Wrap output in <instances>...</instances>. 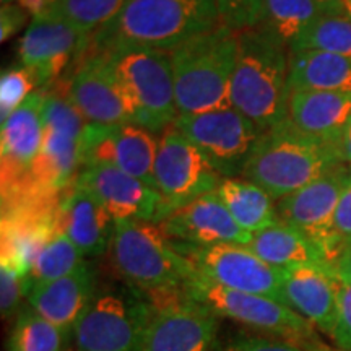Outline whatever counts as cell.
Here are the masks:
<instances>
[{
  "instance_id": "obj_1",
  "label": "cell",
  "mask_w": 351,
  "mask_h": 351,
  "mask_svg": "<svg viewBox=\"0 0 351 351\" xmlns=\"http://www.w3.org/2000/svg\"><path fill=\"white\" fill-rule=\"evenodd\" d=\"M219 25L215 0H127L116 19L90 36L85 51L137 46L171 52Z\"/></svg>"
},
{
  "instance_id": "obj_2",
  "label": "cell",
  "mask_w": 351,
  "mask_h": 351,
  "mask_svg": "<svg viewBox=\"0 0 351 351\" xmlns=\"http://www.w3.org/2000/svg\"><path fill=\"white\" fill-rule=\"evenodd\" d=\"M238 34L231 108L267 132L288 119L289 49L261 25Z\"/></svg>"
},
{
  "instance_id": "obj_3",
  "label": "cell",
  "mask_w": 351,
  "mask_h": 351,
  "mask_svg": "<svg viewBox=\"0 0 351 351\" xmlns=\"http://www.w3.org/2000/svg\"><path fill=\"white\" fill-rule=\"evenodd\" d=\"M239 34L219 25L171 51L179 116L231 108Z\"/></svg>"
},
{
  "instance_id": "obj_4",
  "label": "cell",
  "mask_w": 351,
  "mask_h": 351,
  "mask_svg": "<svg viewBox=\"0 0 351 351\" xmlns=\"http://www.w3.org/2000/svg\"><path fill=\"white\" fill-rule=\"evenodd\" d=\"M341 163L335 145L302 134L287 119L262 135L241 178L280 200Z\"/></svg>"
},
{
  "instance_id": "obj_5",
  "label": "cell",
  "mask_w": 351,
  "mask_h": 351,
  "mask_svg": "<svg viewBox=\"0 0 351 351\" xmlns=\"http://www.w3.org/2000/svg\"><path fill=\"white\" fill-rule=\"evenodd\" d=\"M109 249L114 269L127 285L153 296L182 291L195 275L192 262L158 223L117 221Z\"/></svg>"
},
{
  "instance_id": "obj_6",
  "label": "cell",
  "mask_w": 351,
  "mask_h": 351,
  "mask_svg": "<svg viewBox=\"0 0 351 351\" xmlns=\"http://www.w3.org/2000/svg\"><path fill=\"white\" fill-rule=\"evenodd\" d=\"M104 54L124 88L132 124L155 134L173 127L179 112L169 52L130 46Z\"/></svg>"
},
{
  "instance_id": "obj_7",
  "label": "cell",
  "mask_w": 351,
  "mask_h": 351,
  "mask_svg": "<svg viewBox=\"0 0 351 351\" xmlns=\"http://www.w3.org/2000/svg\"><path fill=\"white\" fill-rule=\"evenodd\" d=\"M155 304L130 287L96 289L72 330L75 351H140Z\"/></svg>"
},
{
  "instance_id": "obj_8",
  "label": "cell",
  "mask_w": 351,
  "mask_h": 351,
  "mask_svg": "<svg viewBox=\"0 0 351 351\" xmlns=\"http://www.w3.org/2000/svg\"><path fill=\"white\" fill-rule=\"evenodd\" d=\"M43 143L32 166L29 182L62 194L82 171V137L88 122L67 96L44 91Z\"/></svg>"
},
{
  "instance_id": "obj_9",
  "label": "cell",
  "mask_w": 351,
  "mask_h": 351,
  "mask_svg": "<svg viewBox=\"0 0 351 351\" xmlns=\"http://www.w3.org/2000/svg\"><path fill=\"white\" fill-rule=\"evenodd\" d=\"M184 296L212 313L256 328V330L282 337L293 341L314 339L313 324L295 313L291 307L271 298L234 291L210 282L195 271L182 288Z\"/></svg>"
},
{
  "instance_id": "obj_10",
  "label": "cell",
  "mask_w": 351,
  "mask_h": 351,
  "mask_svg": "<svg viewBox=\"0 0 351 351\" xmlns=\"http://www.w3.org/2000/svg\"><path fill=\"white\" fill-rule=\"evenodd\" d=\"M223 178H241L265 132L234 108L179 116L174 124Z\"/></svg>"
},
{
  "instance_id": "obj_11",
  "label": "cell",
  "mask_w": 351,
  "mask_h": 351,
  "mask_svg": "<svg viewBox=\"0 0 351 351\" xmlns=\"http://www.w3.org/2000/svg\"><path fill=\"white\" fill-rule=\"evenodd\" d=\"M223 179L204 153L174 125L163 132L155 163V184L163 200V219L199 197L217 191Z\"/></svg>"
},
{
  "instance_id": "obj_12",
  "label": "cell",
  "mask_w": 351,
  "mask_h": 351,
  "mask_svg": "<svg viewBox=\"0 0 351 351\" xmlns=\"http://www.w3.org/2000/svg\"><path fill=\"white\" fill-rule=\"evenodd\" d=\"M174 245L192 262L197 274L210 282L283 302V269L263 262L245 245H191L178 241Z\"/></svg>"
},
{
  "instance_id": "obj_13",
  "label": "cell",
  "mask_w": 351,
  "mask_h": 351,
  "mask_svg": "<svg viewBox=\"0 0 351 351\" xmlns=\"http://www.w3.org/2000/svg\"><path fill=\"white\" fill-rule=\"evenodd\" d=\"M351 181V165L341 163L306 187L276 200L278 221L304 232L327 254L333 267L343 243L333 230V217L346 184Z\"/></svg>"
},
{
  "instance_id": "obj_14",
  "label": "cell",
  "mask_w": 351,
  "mask_h": 351,
  "mask_svg": "<svg viewBox=\"0 0 351 351\" xmlns=\"http://www.w3.org/2000/svg\"><path fill=\"white\" fill-rule=\"evenodd\" d=\"M158 143L150 130L135 124H86L82 137V169L106 163L156 191Z\"/></svg>"
},
{
  "instance_id": "obj_15",
  "label": "cell",
  "mask_w": 351,
  "mask_h": 351,
  "mask_svg": "<svg viewBox=\"0 0 351 351\" xmlns=\"http://www.w3.org/2000/svg\"><path fill=\"white\" fill-rule=\"evenodd\" d=\"M69 80V99L88 124H132L124 88L104 52L83 51Z\"/></svg>"
},
{
  "instance_id": "obj_16",
  "label": "cell",
  "mask_w": 351,
  "mask_h": 351,
  "mask_svg": "<svg viewBox=\"0 0 351 351\" xmlns=\"http://www.w3.org/2000/svg\"><path fill=\"white\" fill-rule=\"evenodd\" d=\"M88 41L90 36H83L64 19L47 10L34 16L20 38L16 52L21 65L34 73L38 85L47 86L59 78L70 60L83 54Z\"/></svg>"
},
{
  "instance_id": "obj_17",
  "label": "cell",
  "mask_w": 351,
  "mask_h": 351,
  "mask_svg": "<svg viewBox=\"0 0 351 351\" xmlns=\"http://www.w3.org/2000/svg\"><path fill=\"white\" fill-rule=\"evenodd\" d=\"M218 317L187 300L155 306L152 322L140 351H217Z\"/></svg>"
},
{
  "instance_id": "obj_18",
  "label": "cell",
  "mask_w": 351,
  "mask_h": 351,
  "mask_svg": "<svg viewBox=\"0 0 351 351\" xmlns=\"http://www.w3.org/2000/svg\"><path fill=\"white\" fill-rule=\"evenodd\" d=\"M90 189L106 207L114 221H152L163 219V200L155 189L106 163L85 166L77 181Z\"/></svg>"
},
{
  "instance_id": "obj_19",
  "label": "cell",
  "mask_w": 351,
  "mask_h": 351,
  "mask_svg": "<svg viewBox=\"0 0 351 351\" xmlns=\"http://www.w3.org/2000/svg\"><path fill=\"white\" fill-rule=\"evenodd\" d=\"M158 225L169 239L191 245H247L252 239L251 232L234 221L217 191L178 208Z\"/></svg>"
},
{
  "instance_id": "obj_20",
  "label": "cell",
  "mask_w": 351,
  "mask_h": 351,
  "mask_svg": "<svg viewBox=\"0 0 351 351\" xmlns=\"http://www.w3.org/2000/svg\"><path fill=\"white\" fill-rule=\"evenodd\" d=\"M46 93L33 91L2 122V192L29 179L32 166L43 143V106Z\"/></svg>"
},
{
  "instance_id": "obj_21",
  "label": "cell",
  "mask_w": 351,
  "mask_h": 351,
  "mask_svg": "<svg viewBox=\"0 0 351 351\" xmlns=\"http://www.w3.org/2000/svg\"><path fill=\"white\" fill-rule=\"evenodd\" d=\"M340 278L328 265L283 269V302L319 330L332 335L339 309Z\"/></svg>"
},
{
  "instance_id": "obj_22",
  "label": "cell",
  "mask_w": 351,
  "mask_h": 351,
  "mask_svg": "<svg viewBox=\"0 0 351 351\" xmlns=\"http://www.w3.org/2000/svg\"><path fill=\"white\" fill-rule=\"evenodd\" d=\"M96 293L95 270L83 262L75 271L52 282L36 283L26 293L29 307L57 327L72 333Z\"/></svg>"
},
{
  "instance_id": "obj_23",
  "label": "cell",
  "mask_w": 351,
  "mask_h": 351,
  "mask_svg": "<svg viewBox=\"0 0 351 351\" xmlns=\"http://www.w3.org/2000/svg\"><path fill=\"white\" fill-rule=\"evenodd\" d=\"M59 226L83 257H96L111 244L116 221L90 189L75 182L60 204Z\"/></svg>"
},
{
  "instance_id": "obj_24",
  "label": "cell",
  "mask_w": 351,
  "mask_h": 351,
  "mask_svg": "<svg viewBox=\"0 0 351 351\" xmlns=\"http://www.w3.org/2000/svg\"><path fill=\"white\" fill-rule=\"evenodd\" d=\"M288 119L302 134L335 143L351 121V93L343 91H291Z\"/></svg>"
},
{
  "instance_id": "obj_25",
  "label": "cell",
  "mask_w": 351,
  "mask_h": 351,
  "mask_svg": "<svg viewBox=\"0 0 351 351\" xmlns=\"http://www.w3.org/2000/svg\"><path fill=\"white\" fill-rule=\"evenodd\" d=\"M245 247L251 249L263 262L278 269L298 265L332 267L327 254L319 244L307 238L304 232L282 221H276L274 225L254 232L251 243Z\"/></svg>"
},
{
  "instance_id": "obj_26",
  "label": "cell",
  "mask_w": 351,
  "mask_h": 351,
  "mask_svg": "<svg viewBox=\"0 0 351 351\" xmlns=\"http://www.w3.org/2000/svg\"><path fill=\"white\" fill-rule=\"evenodd\" d=\"M288 86L289 91L351 93V60L324 51L289 52Z\"/></svg>"
},
{
  "instance_id": "obj_27",
  "label": "cell",
  "mask_w": 351,
  "mask_h": 351,
  "mask_svg": "<svg viewBox=\"0 0 351 351\" xmlns=\"http://www.w3.org/2000/svg\"><path fill=\"white\" fill-rule=\"evenodd\" d=\"M217 194L234 221L251 234L278 221L276 200L257 184L243 178H225L218 186Z\"/></svg>"
},
{
  "instance_id": "obj_28",
  "label": "cell",
  "mask_w": 351,
  "mask_h": 351,
  "mask_svg": "<svg viewBox=\"0 0 351 351\" xmlns=\"http://www.w3.org/2000/svg\"><path fill=\"white\" fill-rule=\"evenodd\" d=\"M322 15L315 0H263L261 26L289 49Z\"/></svg>"
},
{
  "instance_id": "obj_29",
  "label": "cell",
  "mask_w": 351,
  "mask_h": 351,
  "mask_svg": "<svg viewBox=\"0 0 351 351\" xmlns=\"http://www.w3.org/2000/svg\"><path fill=\"white\" fill-rule=\"evenodd\" d=\"M72 333L44 319L33 307L21 311L7 340V351H65Z\"/></svg>"
},
{
  "instance_id": "obj_30",
  "label": "cell",
  "mask_w": 351,
  "mask_h": 351,
  "mask_svg": "<svg viewBox=\"0 0 351 351\" xmlns=\"http://www.w3.org/2000/svg\"><path fill=\"white\" fill-rule=\"evenodd\" d=\"M83 262L85 261H83L80 249L73 244V241L62 230H59L44 244L41 252L38 254L32 270L26 276V293L36 283L52 282V280L70 275Z\"/></svg>"
},
{
  "instance_id": "obj_31",
  "label": "cell",
  "mask_w": 351,
  "mask_h": 351,
  "mask_svg": "<svg viewBox=\"0 0 351 351\" xmlns=\"http://www.w3.org/2000/svg\"><path fill=\"white\" fill-rule=\"evenodd\" d=\"M324 51L351 60V19L346 15H322L291 44L289 52Z\"/></svg>"
},
{
  "instance_id": "obj_32",
  "label": "cell",
  "mask_w": 351,
  "mask_h": 351,
  "mask_svg": "<svg viewBox=\"0 0 351 351\" xmlns=\"http://www.w3.org/2000/svg\"><path fill=\"white\" fill-rule=\"evenodd\" d=\"M127 0H57L49 10L64 19L83 36H91L116 19Z\"/></svg>"
},
{
  "instance_id": "obj_33",
  "label": "cell",
  "mask_w": 351,
  "mask_h": 351,
  "mask_svg": "<svg viewBox=\"0 0 351 351\" xmlns=\"http://www.w3.org/2000/svg\"><path fill=\"white\" fill-rule=\"evenodd\" d=\"M38 85L36 77L28 67H15L3 70L0 80V116L2 122L33 93Z\"/></svg>"
},
{
  "instance_id": "obj_34",
  "label": "cell",
  "mask_w": 351,
  "mask_h": 351,
  "mask_svg": "<svg viewBox=\"0 0 351 351\" xmlns=\"http://www.w3.org/2000/svg\"><path fill=\"white\" fill-rule=\"evenodd\" d=\"M219 23L241 33L262 23L263 0H215Z\"/></svg>"
},
{
  "instance_id": "obj_35",
  "label": "cell",
  "mask_w": 351,
  "mask_h": 351,
  "mask_svg": "<svg viewBox=\"0 0 351 351\" xmlns=\"http://www.w3.org/2000/svg\"><path fill=\"white\" fill-rule=\"evenodd\" d=\"M26 296V276L10 262L0 263V311L2 317H10L19 311L21 298Z\"/></svg>"
},
{
  "instance_id": "obj_36",
  "label": "cell",
  "mask_w": 351,
  "mask_h": 351,
  "mask_svg": "<svg viewBox=\"0 0 351 351\" xmlns=\"http://www.w3.org/2000/svg\"><path fill=\"white\" fill-rule=\"evenodd\" d=\"M217 351H307L298 341L282 337L238 335L234 339L218 345Z\"/></svg>"
},
{
  "instance_id": "obj_37",
  "label": "cell",
  "mask_w": 351,
  "mask_h": 351,
  "mask_svg": "<svg viewBox=\"0 0 351 351\" xmlns=\"http://www.w3.org/2000/svg\"><path fill=\"white\" fill-rule=\"evenodd\" d=\"M332 339L341 351H351V283L341 282L339 285V309L333 327Z\"/></svg>"
},
{
  "instance_id": "obj_38",
  "label": "cell",
  "mask_w": 351,
  "mask_h": 351,
  "mask_svg": "<svg viewBox=\"0 0 351 351\" xmlns=\"http://www.w3.org/2000/svg\"><path fill=\"white\" fill-rule=\"evenodd\" d=\"M333 230H335L337 238L341 243L351 241V181L341 192V197L337 205L335 217H333Z\"/></svg>"
},
{
  "instance_id": "obj_39",
  "label": "cell",
  "mask_w": 351,
  "mask_h": 351,
  "mask_svg": "<svg viewBox=\"0 0 351 351\" xmlns=\"http://www.w3.org/2000/svg\"><path fill=\"white\" fill-rule=\"evenodd\" d=\"M26 13L19 3H7L2 5V12H0V34H2V43L10 39L13 34L19 33V29L25 25Z\"/></svg>"
},
{
  "instance_id": "obj_40",
  "label": "cell",
  "mask_w": 351,
  "mask_h": 351,
  "mask_svg": "<svg viewBox=\"0 0 351 351\" xmlns=\"http://www.w3.org/2000/svg\"><path fill=\"white\" fill-rule=\"evenodd\" d=\"M333 271L341 282L351 283V241L345 243L343 247H341L339 257L333 262Z\"/></svg>"
},
{
  "instance_id": "obj_41",
  "label": "cell",
  "mask_w": 351,
  "mask_h": 351,
  "mask_svg": "<svg viewBox=\"0 0 351 351\" xmlns=\"http://www.w3.org/2000/svg\"><path fill=\"white\" fill-rule=\"evenodd\" d=\"M333 145H335L340 160L346 165H351V121L346 124L341 135Z\"/></svg>"
},
{
  "instance_id": "obj_42",
  "label": "cell",
  "mask_w": 351,
  "mask_h": 351,
  "mask_svg": "<svg viewBox=\"0 0 351 351\" xmlns=\"http://www.w3.org/2000/svg\"><path fill=\"white\" fill-rule=\"evenodd\" d=\"M324 15H345L341 0H315Z\"/></svg>"
},
{
  "instance_id": "obj_43",
  "label": "cell",
  "mask_w": 351,
  "mask_h": 351,
  "mask_svg": "<svg viewBox=\"0 0 351 351\" xmlns=\"http://www.w3.org/2000/svg\"><path fill=\"white\" fill-rule=\"evenodd\" d=\"M341 3H343L345 15L350 16V19H351V0H341Z\"/></svg>"
},
{
  "instance_id": "obj_44",
  "label": "cell",
  "mask_w": 351,
  "mask_h": 351,
  "mask_svg": "<svg viewBox=\"0 0 351 351\" xmlns=\"http://www.w3.org/2000/svg\"><path fill=\"white\" fill-rule=\"evenodd\" d=\"M15 0H2V5H7V3H13Z\"/></svg>"
}]
</instances>
